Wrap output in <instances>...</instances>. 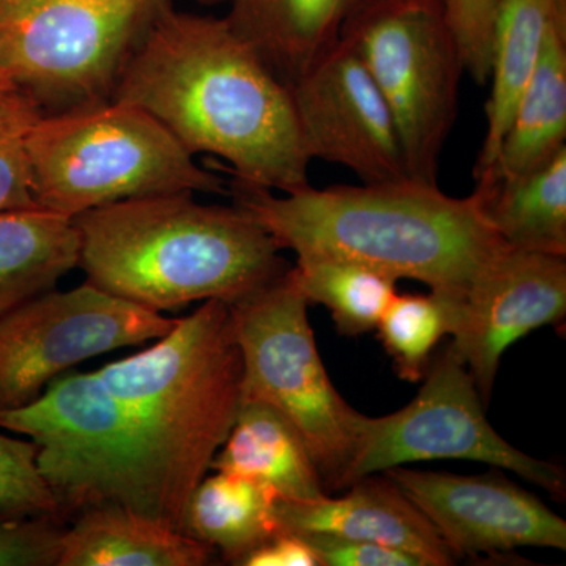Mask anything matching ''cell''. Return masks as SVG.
Masks as SVG:
<instances>
[{"mask_svg": "<svg viewBox=\"0 0 566 566\" xmlns=\"http://www.w3.org/2000/svg\"><path fill=\"white\" fill-rule=\"evenodd\" d=\"M230 191L282 251L422 282L453 305V326L480 275L506 248L488 221L480 186L468 197H450L438 185L408 178L275 196L234 180Z\"/></svg>", "mask_w": 566, "mask_h": 566, "instance_id": "2", "label": "cell"}, {"mask_svg": "<svg viewBox=\"0 0 566 566\" xmlns=\"http://www.w3.org/2000/svg\"><path fill=\"white\" fill-rule=\"evenodd\" d=\"M227 2L230 28L290 87L338 43L357 0Z\"/></svg>", "mask_w": 566, "mask_h": 566, "instance_id": "16", "label": "cell"}, {"mask_svg": "<svg viewBox=\"0 0 566 566\" xmlns=\"http://www.w3.org/2000/svg\"><path fill=\"white\" fill-rule=\"evenodd\" d=\"M566 148V20L554 25L517 98L493 167L479 182L517 177Z\"/></svg>", "mask_w": 566, "mask_h": 566, "instance_id": "19", "label": "cell"}, {"mask_svg": "<svg viewBox=\"0 0 566 566\" xmlns=\"http://www.w3.org/2000/svg\"><path fill=\"white\" fill-rule=\"evenodd\" d=\"M25 129L28 126L0 129V214L39 208L25 151Z\"/></svg>", "mask_w": 566, "mask_h": 566, "instance_id": "29", "label": "cell"}, {"mask_svg": "<svg viewBox=\"0 0 566 566\" xmlns=\"http://www.w3.org/2000/svg\"><path fill=\"white\" fill-rule=\"evenodd\" d=\"M170 0H0V73L40 114L112 98Z\"/></svg>", "mask_w": 566, "mask_h": 566, "instance_id": "7", "label": "cell"}, {"mask_svg": "<svg viewBox=\"0 0 566 566\" xmlns=\"http://www.w3.org/2000/svg\"><path fill=\"white\" fill-rule=\"evenodd\" d=\"M450 31L455 36L464 71L483 85L490 81L497 0H442Z\"/></svg>", "mask_w": 566, "mask_h": 566, "instance_id": "27", "label": "cell"}, {"mask_svg": "<svg viewBox=\"0 0 566 566\" xmlns=\"http://www.w3.org/2000/svg\"><path fill=\"white\" fill-rule=\"evenodd\" d=\"M95 374L132 422L159 520L180 531L240 411L243 363L229 304L205 301L151 348Z\"/></svg>", "mask_w": 566, "mask_h": 566, "instance_id": "4", "label": "cell"}, {"mask_svg": "<svg viewBox=\"0 0 566 566\" xmlns=\"http://www.w3.org/2000/svg\"><path fill=\"white\" fill-rule=\"evenodd\" d=\"M453 319L455 308L438 294H395L376 326L395 374L405 381H422L436 346L452 334Z\"/></svg>", "mask_w": 566, "mask_h": 566, "instance_id": "25", "label": "cell"}, {"mask_svg": "<svg viewBox=\"0 0 566 566\" xmlns=\"http://www.w3.org/2000/svg\"><path fill=\"white\" fill-rule=\"evenodd\" d=\"M80 266V237L65 216L41 210L0 214V319L54 290Z\"/></svg>", "mask_w": 566, "mask_h": 566, "instance_id": "21", "label": "cell"}, {"mask_svg": "<svg viewBox=\"0 0 566 566\" xmlns=\"http://www.w3.org/2000/svg\"><path fill=\"white\" fill-rule=\"evenodd\" d=\"M423 379L415 400L400 411L364 416L345 488L397 465L465 460L515 472L554 497H565V472L558 465L521 452L488 422L474 378L452 346L436 357Z\"/></svg>", "mask_w": 566, "mask_h": 566, "instance_id": "10", "label": "cell"}, {"mask_svg": "<svg viewBox=\"0 0 566 566\" xmlns=\"http://www.w3.org/2000/svg\"><path fill=\"white\" fill-rule=\"evenodd\" d=\"M342 497L275 501L281 532L333 535L406 551L423 566H452L458 558L433 524L385 472L360 476Z\"/></svg>", "mask_w": 566, "mask_h": 566, "instance_id": "15", "label": "cell"}, {"mask_svg": "<svg viewBox=\"0 0 566 566\" xmlns=\"http://www.w3.org/2000/svg\"><path fill=\"white\" fill-rule=\"evenodd\" d=\"M210 471L251 476L273 488L281 501L312 502L329 495L303 436L263 401H241Z\"/></svg>", "mask_w": 566, "mask_h": 566, "instance_id": "18", "label": "cell"}, {"mask_svg": "<svg viewBox=\"0 0 566 566\" xmlns=\"http://www.w3.org/2000/svg\"><path fill=\"white\" fill-rule=\"evenodd\" d=\"M315 551L319 566H423L412 554L378 543L333 535H300Z\"/></svg>", "mask_w": 566, "mask_h": 566, "instance_id": "30", "label": "cell"}, {"mask_svg": "<svg viewBox=\"0 0 566 566\" xmlns=\"http://www.w3.org/2000/svg\"><path fill=\"white\" fill-rule=\"evenodd\" d=\"M71 221L87 282L159 314L197 301L232 305L290 270L251 212L192 192L123 200Z\"/></svg>", "mask_w": 566, "mask_h": 566, "instance_id": "3", "label": "cell"}, {"mask_svg": "<svg viewBox=\"0 0 566 566\" xmlns=\"http://www.w3.org/2000/svg\"><path fill=\"white\" fill-rule=\"evenodd\" d=\"M566 20V0H497L486 102V133L474 180L493 167L517 98L554 25Z\"/></svg>", "mask_w": 566, "mask_h": 566, "instance_id": "20", "label": "cell"}, {"mask_svg": "<svg viewBox=\"0 0 566 566\" xmlns=\"http://www.w3.org/2000/svg\"><path fill=\"white\" fill-rule=\"evenodd\" d=\"M36 458L35 442L0 433V516L61 521L57 501Z\"/></svg>", "mask_w": 566, "mask_h": 566, "instance_id": "26", "label": "cell"}, {"mask_svg": "<svg viewBox=\"0 0 566 566\" xmlns=\"http://www.w3.org/2000/svg\"><path fill=\"white\" fill-rule=\"evenodd\" d=\"M230 307L243 363L241 401L273 406L303 436L324 490H344L364 415L335 389L292 268Z\"/></svg>", "mask_w": 566, "mask_h": 566, "instance_id": "6", "label": "cell"}, {"mask_svg": "<svg viewBox=\"0 0 566 566\" xmlns=\"http://www.w3.org/2000/svg\"><path fill=\"white\" fill-rule=\"evenodd\" d=\"M565 259L506 245L469 293L450 346L474 378L483 403L490 401L506 349L532 331L564 322Z\"/></svg>", "mask_w": 566, "mask_h": 566, "instance_id": "14", "label": "cell"}, {"mask_svg": "<svg viewBox=\"0 0 566 566\" xmlns=\"http://www.w3.org/2000/svg\"><path fill=\"white\" fill-rule=\"evenodd\" d=\"M305 151L363 182L408 180L392 114L356 51L338 40L289 87Z\"/></svg>", "mask_w": 566, "mask_h": 566, "instance_id": "12", "label": "cell"}, {"mask_svg": "<svg viewBox=\"0 0 566 566\" xmlns=\"http://www.w3.org/2000/svg\"><path fill=\"white\" fill-rule=\"evenodd\" d=\"M24 145L36 205L70 219L140 197L229 193L161 122L118 99L41 114Z\"/></svg>", "mask_w": 566, "mask_h": 566, "instance_id": "5", "label": "cell"}, {"mask_svg": "<svg viewBox=\"0 0 566 566\" xmlns=\"http://www.w3.org/2000/svg\"><path fill=\"white\" fill-rule=\"evenodd\" d=\"M340 39L359 55L392 114L409 178L438 185L465 73L444 3L357 0Z\"/></svg>", "mask_w": 566, "mask_h": 566, "instance_id": "9", "label": "cell"}, {"mask_svg": "<svg viewBox=\"0 0 566 566\" xmlns=\"http://www.w3.org/2000/svg\"><path fill=\"white\" fill-rule=\"evenodd\" d=\"M112 99L151 114L191 155L230 164L237 181L293 193L311 185L289 87L226 18L159 11Z\"/></svg>", "mask_w": 566, "mask_h": 566, "instance_id": "1", "label": "cell"}, {"mask_svg": "<svg viewBox=\"0 0 566 566\" xmlns=\"http://www.w3.org/2000/svg\"><path fill=\"white\" fill-rule=\"evenodd\" d=\"M294 282L308 304H322L342 335L376 329L397 294V281L365 264L333 256H297Z\"/></svg>", "mask_w": 566, "mask_h": 566, "instance_id": "24", "label": "cell"}, {"mask_svg": "<svg viewBox=\"0 0 566 566\" xmlns=\"http://www.w3.org/2000/svg\"><path fill=\"white\" fill-rule=\"evenodd\" d=\"M216 551L125 506L85 510L62 538L57 566H203Z\"/></svg>", "mask_w": 566, "mask_h": 566, "instance_id": "17", "label": "cell"}, {"mask_svg": "<svg viewBox=\"0 0 566 566\" xmlns=\"http://www.w3.org/2000/svg\"><path fill=\"white\" fill-rule=\"evenodd\" d=\"M0 428L39 446L41 474L66 526L109 505L161 521L132 422L95 371L57 376L31 405L0 411Z\"/></svg>", "mask_w": 566, "mask_h": 566, "instance_id": "8", "label": "cell"}, {"mask_svg": "<svg viewBox=\"0 0 566 566\" xmlns=\"http://www.w3.org/2000/svg\"><path fill=\"white\" fill-rule=\"evenodd\" d=\"M453 556L499 557L517 547L566 549V521L501 474L464 476L389 469Z\"/></svg>", "mask_w": 566, "mask_h": 566, "instance_id": "13", "label": "cell"}, {"mask_svg": "<svg viewBox=\"0 0 566 566\" xmlns=\"http://www.w3.org/2000/svg\"><path fill=\"white\" fill-rule=\"evenodd\" d=\"M65 528L52 517L0 516V566H57Z\"/></svg>", "mask_w": 566, "mask_h": 566, "instance_id": "28", "label": "cell"}, {"mask_svg": "<svg viewBox=\"0 0 566 566\" xmlns=\"http://www.w3.org/2000/svg\"><path fill=\"white\" fill-rule=\"evenodd\" d=\"M177 323L91 282L39 294L0 319V411L31 405L73 365L158 340Z\"/></svg>", "mask_w": 566, "mask_h": 566, "instance_id": "11", "label": "cell"}, {"mask_svg": "<svg viewBox=\"0 0 566 566\" xmlns=\"http://www.w3.org/2000/svg\"><path fill=\"white\" fill-rule=\"evenodd\" d=\"M202 6H218V3L227 2V0H199Z\"/></svg>", "mask_w": 566, "mask_h": 566, "instance_id": "33", "label": "cell"}, {"mask_svg": "<svg viewBox=\"0 0 566 566\" xmlns=\"http://www.w3.org/2000/svg\"><path fill=\"white\" fill-rule=\"evenodd\" d=\"M241 566H319L315 551L303 538L290 532H279L255 547L240 562Z\"/></svg>", "mask_w": 566, "mask_h": 566, "instance_id": "31", "label": "cell"}, {"mask_svg": "<svg viewBox=\"0 0 566 566\" xmlns=\"http://www.w3.org/2000/svg\"><path fill=\"white\" fill-rule=\"evenodd\" d=\"M277 499L273 488L251 476L230 472L205 476L189 497L180 532L238 565L281 532L274 513Z\"/></svg>", "mask_w": 566, "mask_h": 566, "instance_id": "22", "label": "cell"}, {"mask_svg": "<svg viewBox=\"0 0 566 566\" xmlns=\"http://www.w3.org/2000/svg\"><path fill=\"white\" fill-rule=\"evenodd\" d=\"M39 115L35 104L22 95L9 77L0 73V129L24 128Z\"/></svg>", "mask_w": 566, "mask_h": 566, "instance_id": "32", "label": "cell"}, {"mask_svg": "<svg viewBox=\"0 0 566 566\" xmlns=\"http://www.w3.org/2000/svg\"><path fill=\"white\" fill-rule=\"evenodd\" d=\"M475 186L485 191L488 221L506 245L566 256V148L532 172Z\"/></svg>", "mask_w": 566, "mask_h": 566, "instance_id": "23", "label": "cell"}]
</instances>
